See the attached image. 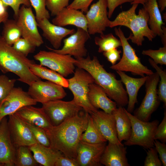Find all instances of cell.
<instances>
[{
  "label": "cell",
  "instance_id": "cell-1",
  "mask_svg": "<svg viewBox=\"0 0 166 166\" xmlns=\"http://www.w3.org/2000/svg\"><path fill=\"white\" fill-rule=\"evenodd\" d=\"M89 115L80 112L59 125L45 130L50 146L65 156L77 159V147L87 127Z\"/></svg>",
  "mask_w": 166,
  "mask_h": 166
},
{
  "label": "cell",
  "instance_id": "cell-2",
  "mask_svg": "<svg viewBox=\"0 0 166 166\" xmlns=\"http://www.w3.org/2000/svg\"><path fill=\"white\" fill-rule=\"evenodd\" d=\"M76 60L75 66L88 72L93 78L94 83L102 87L118 107H124L128 105V95L121 80L117 79L114 73L107 72L96 56L91 59L88 55L86 58Z\"/></svg>",
  "mask_w": 166,
  "mask_h": 166
},
{
  "label": "cell",
  "instance_id": "cell-3",
  "mask_svg": "<svg viewBox=\"0 0 166 166\" xmlns=\"http://www.w3.org/2000/svg\"><path fill=\"white\" fill-rule=\"evenodd\" d=\"M138 5L133 4L129 9L120 13L114 20L109 21V27H127L132 32L127 38L128 40L130 39L134 44L141 46L144 37L152 41L156 36L148 26L149 16L147 11L143 7L140 9L138 14H136V10Z\"/></svg>",
  "mask_w": 166,
  "mask_h": 166
},
{
  "label": "cell",
  "instance_id": "cell-4",
  "mask_svg": "<svg viewBox=\"0 0 166 166\" xmlns=\"http://www.w3.org/2000/svg\"><path fill=\"white\" fill-rule=\"evenodd\" d=\"M35 63L8 44L0 35V70L3 73H13L19 77L18 80L30 85L41 79L30 69Z\"/></svg>",
  "mask_w": 166,
  "mask_h": 166
},
{
  "label": "cell",
  "instance_id": "cell-5",
  "mask_svg": "<svg viewBox=\"0 0 166 166\" xmlns=\"http://www.w3.org/2000/svg\"><path fill=\"white\" fill-rule=\"evenodd\" d=\"M115 34L119 38L122 43L123 54L119 62L110 67L112 69L131 72L132 74L141 77L145 74L148 76L153 73V72L141 63L140 59L136 55V50L130 45L121 27L115 28Z\"/></svg>",
  "mask_w": 166,
  "mask_h": 166
},
{
  "label": "cell",
  "instance_id": "cell-6",
  "mask_svg": "<svg viewBox=\"0 0 166 166\" xmlns=\"http://www.w3.org/2000/svg\"><path fill=\"white\" fill-rule=\"evenodd\" d=\"M73 73V77L67 79L68 88L72 93L75 103L91 115L98 110L92 106L88 98L89 86L94 83V79L88 72L82 69L77 68Z\"/></svg>",
  "mask_w": 166,
  "mask_h": 166
},
{
  "label": "cell",
  "instance_id": "cell-7",
  "mask_svg": "<svg viewBox=\"0 0 166 166\" xmlns=\"http://www.w3.org/2000/svg\"><path fill=\"white\" fill-rule=\"evenodd\" d=\"M131 121L132 132L129 139L124 142L125 146L138 145L148 149L154 146V136L159 121L144 122L137 119L125 109Z\"/></svg>",
  "mask_w": 166,
  "mask_h": 166
},
{
  "label": "cell",
  "instance_id": "cell-8",
  "mask_svg": "<svg viewBox=\"0 0 166 166\" xmlns=\"http://www.w3.org/2000/svg\"><path fill=\"white\" fill-rule=\"evenodd\" d=\"M156 72L148 76L145 82V94L139 107L133 111V115L139 120L149 121L152 114L158 109L160 104L157 94V85L160 81Z\"/></svg>",
  "mask_w": 166,
  "mask_h": 166
},
{
  "label": "cell",
  "instance_id": "cell-9",
  "mask_svg": "<svg viewBox=\"0 0 166 166\" xmlns=\"http://www.w3.org/2000/svg\"><path fill=\"white\" fill-rule=\"evenodd\" d=\"M34 57L39 62L40 65L48 67L65 77L74 73L76 60L69 55L40 50Z\"/></svg>",
  "mask_w": 166,
  "mask_h": 166
},
{
  "label": "cell",
  "instance_id": "cell-10",
  "mask_svg": "<svg viewBox=\"0 0 166 166\" xmlns=\"http://www.w3.org/2000/svg\"><path fill=\"white\" fill-rule=\"evenodd\" d=\"M42 105V108L53 126L76 116L83 109L73 100L69 101L56 100Z\"/></svg>",
  "mask_w": 166,
  "mask_h": 166
},
{
  "label": "cell",
  "instance_id": "cell-11",
  "mask_svg": "<svg viewBox=\"0 0 166 166\" xmlns=\"http://www.w3.org/2000/svg\"><path fill=\"white\" fill-rule=\"evenodd\" d=\"M22 33V37L36 47L44 43L38 29L37 22L31 6L22 5L16 19Z\"/></svg>",
  "mask_w": 166,
  "mask_h": 166
},
{
  "label": "cell",
  "instance_id": "cell-12",
  "mask_svg": "<svg viewBox=\"0 0 166 166\" xmlns=\"http://www.w3.org/2000/svg\"><path fill=\"white\" fill-rule=\"evenodd\" d=\"M27 93L37 102L42 104L51 101L63 99L66 95L63 87L51 81L41 80L33 82Z\"/></svg>",
  "mask_w": 166,
  "mask_h": 166
},
{
  "label": "cell",
  "instance_id": "cell-13",
  "mask_svg": "<svg viewBox=\"0 0 166 166\" xmlns=\"http://www.w3.org/2000/svg\"><path fill=\"white\" fill-rule=\"evenodd\" d=\"M107 0H98L93 4L85 15L89 35L102 34L109 26Z\"/></svg>",
  "mask_w": 166,
  "mask_h": 166
},
{
  "label": "cell",
  "instance_id": "cell-14",
  "mask_svg": "<svg viewBox=\"0 0 166 166\" xmlns=\"http://www.w3.org/2000/svg\"><path fill=\"white\" fill-rule=\"evenodd\" d=\"M90 38L87 32L77 28L75 33L63 40L64 45L61 49H55L46 47L50 51L60 54L69 55L77 59L86 56L87 50L85 44Z\"/></svg>",
  "mask_w": 166,
  "mask_h": 166
},
{
  "label": "cell",
  "instance_id": "cell-15",
  "mask_svg": "<svg viewBox=\"0 0 166 166\" xmlns=\"http://www.w3.org/2000/svg\"><path fill=\"white\" fill-rule=\"evenodd\" d=\"M37 102L27 92L20 87H14L0 103V121L7 116L14 113L22 108L34 105Z\"/></svg>",
  "mask_w": 166,
  "mask_h": 166
},
{
  "label": "cell",
  "instance_id": "cell-16",
  "mask_svg": "<svg viewBox=\"0 0 166 166\" xmlns=\"http://www.w3.org/2000/svg\"><path fill=\"white\" fill-rule=\"evenodd\" d=\"M9 116L8 126L12 140L16 147H29L36 143L27 124L15 113Z\"/></svg>",
  "mask_w": 166,
  "mask_h": 166
},
{
  "label": "cell",
  "instance_id": "cell-17",
  "mask_svg": "<svg viewBox=\"0 0 166 166\" xmlns=\"http://www.w3.org/2000/svg\"><path fill=\"white\" fill-rule=\"evenodd\" d=\"M106 142L90 144L80 141L77 150V159L80 166H100V160Z\"/></svg>",
  "mask_w": 166,
  "mask_h": 166
},
{
  "label": "cell",
  "instance_id": "cell-18",
  "mask_svg": "<svg viewBox=\"0 0 166 166\" xmlns=\"http://www.w3.org/2000/svg\"><path fill=\"white\" fill-rule=\"evenodd\" d=\"M90 115L95 125L107 141L118 145L123 144L118 140L116 121L112 113L97 110Z\"/></svg>",
  "mask_w": 166,
  "mask_h": 166
},
{
  "label": "cell",
  "instance_id": "cell-19",
  "mask_svg": "<svg viewBox=\"0 0 166 166\" xmlns=\"http://www.w3.org/2000/svg\"><path fill=\"white\" fill-rule=\"evenodd\" d=\"M16 147L11 139L5 117L0 123V166H14Z\"/></svg>",
  "mask_w": 166,
  "mask_h": 166
},
{
  "label": "cell",
  "instance_id": "cell-20",
  "mask_svg": "<svg viewBox=\"0 0 166 166\" xmlns=\"http://www.w3.org/2000/svg\"><path fill=\"white\" fill-rule=\"evenodd\" d=\"M38 26L42 31V36L47 40L55 49H58L63 39L76 32L74 29H69L51 23L45 18L37 22Z\"/></svg>",
  "mask_w": 166,
  "mask_h": 166
},
{
  "label": "cell",
  "instance_id": "cell-21",
  "mask_svg": "<svg viewBox=\"0 0 166 166\" xmlns=\"http://www.w3.org/2000/svg\"><path fill=\"white\" fill-rule=\"evenodd\" d=\"M127 147L109 142L101 156L100 163L105 166H130L126 157Z\"/></svg>",
  "mask_w": 166,
  "mask_h": 166
},
{
  "label": "cell",
  "instance_id": "cell-22",
  "mask_svg": "<svg viewBox=\"0 0 166 166\" xmlns=\"http://www.w3.org/2000/svg\"><path fill=\"white\" fill-rule=\"evenodd\" d=\"M14 113L26 123L41 127L45 130L52 126L42 107L26 106Z\"/></svg>",
  "mask_w": 166,
  "mask_h": 166
},
{
  "label": "cell",
  "instance_id": "cell-23",
  "mask_svg": "<svg viewBox=\"0 0 166 166\" xmlns=\"http://www.w3.org/2000/svg\"><path fill=\"white\" fill-rule=\"evenodd\" d=\"M53 24L61 27L71 25L88 32L87 22L83 12L67 7L62 9L52 21Z\"/></svg>",
  "mask_w": 166,
  "mask_h": 166
},
{
  "label": "cell",
  "instance_id": "cell-24",
  "mask_svg": "<svg viewBox=\"0 0 166 166\" xmlns=\"http://www.w3.org/2000/svg\"><path fill=\"white\" fill-rule=\"evenodd\" d=\"M88 98L94 108L101 109L108 113H112L117 108L116 103L107 96L101 87L95 83L89 85Z\"/></svg>",
  "mask_w": 166,
  "mask_h": 166
},
{
  "label": "cell",
  "instance_id": "cell-25",
  "mask_svg": "<svg viewBox=\"0 0 166 166\" xmlns=\"http://www.w3.org/2000/svg\"><path fill=\"white\" fill-rule=\"evenodd\" d=\"M123 84L125 86L128 101L126 110L132 113L134 110L135 105L138 102L137 96L139 90L145 83L148 76L140 78L129 76L123 71H116Z\"/></svg>",
  "mask_w": 166,
  "mask_h": 166
},
{
  "label": "cell",
  "instance_id": "cell-26",
  "mask_svg": "<svg viewBox=\"0 0 166 166\" xmlns=\"http://www.w3.org/2000/svg\"><path fill=\"white\" fill-rule=\"evenodd\" d=\"M28 147L37 162L44 166H54L57 159L63 155L51 146H45L37 143Z\"/></svg>",
  "mask_w": 166,
  "mask_h": 166
},
{
  "label": "cell",
  "instance_id": "cell-27",
  "mask_svg": "<svg viewBox=\"0 0 166 166\" xmlns=\"http://www.w3.org/2000/svg\"><path fill=\"white\" fill-rule=\"evenodd\" d=\"M112 113L116 123L117 138L120 142L126 141L129 138L132 132L131 121L123 107H118Z\"/></svg>",
  "mask_w": 166,
  "mask_h": 166
},
{
  "label": "cell",
  "instance_id": "cell-28",
  "mask_svg": "<svg viewBox=\"0 0 166 166\" xmlns=\"http://www.w3.org/2000/svg\"><path fill=\"white\" fill-rule=\"evenodd\" d=\"M149 16V27L156 37L161 36L163 33L162 26L164 24L162 20L157 0H146L143 5Z\"/></svg>",
  "mask_w": 166,
  "mask_h": 166
},
{
  "label": "cell",
  "instance_id": "cell-29",
  "mask_svg": "<svg viewBox=\"0 0 166 166\" xmlns=\"http://www.w3.org/2000/svg\"><path fill=\"white\" fill-rule=\"evenodd\" d=\"M30 69L34 75L40 79L47 80L64 88L68 87V80L55 71L35 63L30 65Z\"/></svg>",
  "mask_w": 166,
  "mask_h": 166
},
{
  "label": "cell",
  "instance_id": "cell-30",
  "mask_svg": "<svg viewBox=\"0 0 166 166\" xmlns=\"http://www.w3.org/2000/svg\"><path fill=\"white\" fill-rule=\"evenodd\" d=\"M2 36L9 45H12L22 37L21 30L16 20L7 19L4 22Z\"/></svg>",
  "mask_w": 166,
  "mask_h": 166
},
{
  "label": "cell",
  "instance_id": "cell-31",
  "mask_svg": "<svg viewBox=\"0 0 166 166\" xmlns=\"http://www.w3.org/2000/svg\"><path fill=\"white\" fill-rule=\"evenodd\" d=\"M80 140L93 144L102 143L107 141L95 125L90 114L87 127L81 135Z\"/></svg>",
  "mask_w": 166,
  "mask_h": 166
},
{
  "label": "cell",
  "instance_id": "cell-32",
  "mask_svg": "<svg viewBox=\"0 0 166 166\" xmlns=\"http://www.w3.org/2000/svg\"><path fill=\"white\" fill-rule=\"evenodd\" d=\"M95 43L98 46V52L103 53L122 46L120 40L115 37L112 34H100V37L94 38Z\"/></svg>",
  "mask_w": 166,
  "mask_h": 166
},
{
  "label": "cell",
  "instance_id": "cell-33",
  "mask_svg": "<svg viewBox=\"0 0 166 166\" xmlns=\"http://www.w3.org/2000/svg\"><path fill=\"white\" fill-rule=\"evenodd\" d=\"M29 147L19 146L16 147L15 166H36L38 163L35 160Z\"/></svg>",
  "mask_w": 166,
  "mask_h": 166
},
{
  "label": "cell",
  "instance_id": "cell-34",
  "mask_svg": "<svg viewBox=\"0 0 166 166\" xmlns=\"http://www.w3.org/2000/svg\"><path fill=\"white\" fill-rule=\"evenodd\" d=\"M148 61L151 65L155 69L156 72L159 75L160 81L157 89V94L160 101L164 103V107H166V71L163 70L162 68L156 64L153 60L149 58Z\"/></svg>",
  "mask_w": 166,
  "mask_h": 166
},
{
  "label": "cell",
  "instance_id": "cell-35",
  "mask_svg": "<svg viewBox=\"0 0 166 166\" xmlns=\"http://www.w3.org/2000/svg\"><path fill=\"white\" fill-rule=\"evenodd\" d=\"M31 6L35 11V16L37 22L46 18L49 19L50 15L49 11L46 9V0H29Z\"/></svg>",
  "mask_w": 166,
  "mask_h": 166
},
{
  "label": "cell",
  "instance_id": "cell-36",
  "mask_svg": "<svg viewBox=\"0 0 166 166\" xmlns=\"http://www.w3.org/2000/svg\"><path fill=\"white\" fill-rule=\"evenodd\" d=\"M142 53L150 57L157 65H166V46L160 47L158 50H143Z\"/></svg>",
  "mask_w": 166,
  "mask_h": 166
},
{
  "label": "cell",
  "instance_id": "cell-37",
  "mask_svg": "<svg viewBox=\"0 0 166 166\" xmlns=\"http://www.w3.org/2000/svg\"><path fill=\"white\" fill-rule=\"evenodd\" d=\"M16 81V79H10L5 75H0V103L14 87Z\"/></svg>",
  "mask_w": 166,
  "mask_h": 166
},
{
  "label": "cell",
  "instance_id": "cell-38",
  "mask_svg": "<svg viewBox=\"0 0 166 166\" xmlns=\"http://www.w3.org/2000/svg\"><path fill=\"white\" fill-rule=\"evenodd\" d=\"M26 124L31 131L37 143L45 146L50 147L49 140L45 129L37 126Z\"/></svg>",
  "mask_w": 166,
  "mask_h": 166
},
{
  "label": "cell",
  "instance_id": "cell-39",
  "mask_svg": "<svg viewBox=\"0 0 166 166\" xmlns=\"http://www.w3.org/2000/svg\"><path fill=\"white\" fill-rule=\"evenodd\" d=\"M16 50L27 57L29 54L34 52L36 47L23 38H20L13 45Z\"/></svg>",
  "mask_w": 166,
  "mask_h": 166
},
{
  "label": "cell",
  "instance_id": "cell-40",
  "mask_svg": "<svg viewBox=\"0 0 166 166\" xmlns=\"http://www.w3.org/2000/svg\"><path fill=\"white\" fill-rule=\"evenodd\" d=\"M69 0H46V5L52 16H55L62 9L69 5Z\"/></svg>",
  "mask_w": 166,
  "mask_h": 166
},
{
  "label": "cell",
  "instance_id": "cell-41",
  "mask_svg": "<svg viewBox=\"0 0 166 166\" xmlns=\"http://www.w3.org/2000/svg\"><path fill=\"white\" fill-rule=\"evenodd\" d=\"M147 156L144 162V166H161L162 163L159 157L157 151L155 147L148 149Z\"/></svg>",
  "mask_w": 166,
  "mask_h": 166
},
{
  "label": "cell",
  "instance_id": "cell-42",
  "mask_svg": "<svg viewBox=\"0 0 166 166\" xmlns=\"http://www.w3.org/2000/svg\"><path fill=\"white\" fill-rule=\"evenodd\" d=\"M6 6H9L12 9L16 19L18 17L20 7L21 5L27 7L31 6L29 0H1Z\"/></svg>",
  "mask_w": 166,
  "mask_h": 166
},
{
  "label": "cell",
  "instance_id": "cell-43",
  "mask_svg": "<svg viewBox=\"0 0 166 166\" xmlns=\"http://www.w3.org/2000/svg\"><path fill=\"white\" fill-rule=\"evenodd\" d=\"M154 139L159 140L161 142H166V110L164 111L163 118L159 125L158 124L155 134Z\"/></svg>",
  "mask_w": 166,
  "mask_h": 166
},
{
  "label": "cell",
  "instance_id": "cell-44",
  "mask_svg": "<svg viewBox=\"0 0 166 166\" xmlns=\"http://www.w3.org/2000/svg\"><path fill=\"white\" fill-rule=\"evenodd\" d=\"M93 0H74L67 7L69 9L80 10L84 13H86L89 10V7Z\"/></svg>",
  "mask_w": 166,
  "mask_h": 166
},
{
  "label": "cell",
  "instance_id": "cell-45",
  "mask_svg": "<svg viewBox=\"0 0 166 166\" xmlns=\"http://www.w3.org/2000/svg\"><path fill=\"white\" fill-rule=\"evenodd\" d=\"M121 50L117 48L114 49L103 53V55L112 65L116 64L117 62L121 59Z\"/></svg>",
  "mask_w": 166,
  "mask_h": 166
},
{
  "label": "cell",
  "instance_id": "cell-46",
  "mask_svg": "<svg viewBox=\"0 0 166 166\" xmlns=\"http://www.w3.org/2000/svg\"><path fill=\"white\" fill-rule=\"evenodd\" d=\"M54 166H80V165L77 159L68 157L63 155L57 159Z\"/></svg>",
  "mask_w": 166,
  "mask_h": 166
},
{
  "label": "cell",
  "instance_id": "cell-47",
  "mask_svg": "<svg viewBox=\"0 0 166 166\" xmlns=\"http://www.w3.org/2000/svg\"><path fill=\"white\" fill-rule=\"evenodd\" d=\"M154 145L159 155L162 165L166 166V144L164 143L160 142L157 140H155Z\"/></svg>",
  "mask_w": 166,
  "mask_h": 166
},
{
  "label": "cell",
  "instance_id": "cell-48",
  "mask_svg": "<svg viewBox=\"0 0 166 166\" xmlns=\"http://www.w3.org/2000/svg\"><path fill=\"white\" fill-rule=\"evenodd\" d=\"M133 1V0H107L108 18L111 17L114 10L118 6L126 2L131 4Z\"/></svg>",
  "mask_w": 166,
  "mask_h": 166
},
{
  "label": "cell",
  "instance_id": "cell-49",
  "mask_svg": "<svg viewBox=\"0 0 166 166\" xmlns=\"http://www.w3.org/2000/svg\"><path fill=\"white\" fill-rule=\"evenodd\" d=\"M157 3L160 12L163 11L166 7V0H158Z\"/></svg>",
  "mask_w": 166,
  "mask_h": 166
},
{
  "label": "cell",
  "instance_id": "cell-50",
  "mask_svg": "<svg viewBox=\"0 0 166 166\" xmlns=\"http://www.w3.org/2000/svg\"><path fill=\"white\" fill-rule=\"evenodd\" d=\"M162 28L163 30V33L160 36L161 38V41L163 46H166V28L162 26Z\"/></svg>",
  "mask_w": 166,
  "mask_h": 166
},
{
  "label": "cell",
  "instance_id": "cell-51",
  "mask_svg": "<svg viewBox=\"0 0 166 166\" xmlns=\"http://www.w3.org/2000/svg\"><path fill=\"white\" fill-rule=\"evenodd\" d=\"M7 6H6L1 0H0V15L2 14L7 12Z\"/></svg>",
  "mask_w": 166,
  "mask_h": 166
},
{
  "label": "cell",
  "instance_id": "cell-52",
  "mask_svg": "<svg viewBox=\"0 0 166 166\" xmlns=\"http://www.w3.org/2000/svg\"><path fill=\"white\" fill-rule=\"evenodd\" d=\"M9 14L7 11L3 14L0 15V23L4 22L8 18Z\"/></svg>",
  "mask_w": 166,
  "mask_h": 166
},
{
  "label": "cell",
  "instance_id": "cell-53",
  "mask_svg": "<svg viewBox=\"0 0 166 166\" xmlns=\"http://www.w3.org/2000/svg\"><path fill=\"white\" fill-rule=\"evenodd\" d=\"M133 2L131 4L132 5L133 4H141L143 5L145 3L146 0H133Z\"/></svg>",
  "mask_w": 166,
  "mask_h": 166
},
{
  "label": "cell",
  "instance_id": "cell-54",
  "mask_svg": "<svg viewBox=\"0 0 166 166\" xmlns=\"http://www.w3.org/2000/svg\"><path fill=\"white\" fill-rule=\"evenodd\" d=\"M0 122H1V121H0Z\"/></svg>",
  "mask_w": 166,
  "mask_h": 166
}]
</instances>
